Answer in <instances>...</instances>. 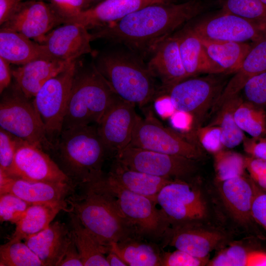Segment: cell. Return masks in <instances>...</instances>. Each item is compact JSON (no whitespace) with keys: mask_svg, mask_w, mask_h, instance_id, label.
I'll list each match as a JSON object with an SVG mask.
<instances>
[{"mask_svg":"<svg viewBox=\"0 0 266 266\" xmlns=\"http://www.w3.org/2000/svg\"><path fill=\"white\" fill-rule=\"evenodd\" d=\"M23 0H0V24L10 19L23 2Z\"/></svg>","mask_w":266,"mask_h":266,"instance_id":"obj_48","label":"cell"},{"mask_svg":"<svg viewBox=\"0 0 266 266\" xmlns=\"http://www.w3.org/2000/svg\"><path fill=\"white\" fill-rule=\"evenodd\" d=\"M250 251L233 244L220 251L207 265L210 266H248Z\"/></svg>","mask_w":266,"mask_h":266,"instance_id":"obj_39","label":"cell"},{"mask_svg":"<svg viewBox=\"0 0 266 266\" xmlns=\"http://www.w3.org/2000/svg\"><path fill=\"white\" fill-rule=\"evenodd\" d=\"M106 259L109 266H128L121 257L111 250H109Z\"/></svg>","mask_w":266,"mask_h":266,"instance_id":"obj_54","label":"cell"},{"mask_svg":"<svg viewBox=\"0 0 266 266\" xmlns=\"http://www.w3.org/2000/svg\"><path fill=\"white\" fill-rule=\"evenodd\" d=\"M166 2L163 0H104L64 22L75 23L87 30L95 29L117 22L145 6Z\"/></svg>","mask_w":266,"mask_h":266,"instance_id":"obj_21","label":"cell"},{"mask_svg":"<svg viewBox=\"0 0 266 266\" xmlns=\"http://www.w3.org/2000/svg\"><path fill=\"white\" fill-rule=\"evenodd\" d=\"M253 186L252 217L266 231V191L260 188L254 181Z\"/></svg>","mask_w":266,"mask_h":266,"instance_id":"obj_45","label":"cell"},{"mask_svg":"<svg viewBox=\"0 0 266 266\" xmlns=\"http://www.w3.org/2000/svg\"><path fill=\"white\" fill-rule=\"evenodd\" d=\"M69 214V228L84 266H109L105 255L109 247L102 244L86 229L76 216Z\"/></svg>","mask_w":266,"mask_h":266,"instance_id":"obj_31","label":"cell"},{"mask_svg":"<svg viewBox=\"0 0 266 266\" xmlns=\"http://www.w3.org/2000/svg\"><path fill=\"white\" fill-rule=\"evenodd\" d=\"M150 56L148 69L161 82L159 96L167 94L173 86L188 78L175 33L162 40Z\"/></svg>","mask_w":266,"mask_h":266,"instance_id":"obj_18","label":"cell"},{"mask_svg":"<svg viewBox=\"0 0 266 266\" xmlns=\"http://www.w3.org/2000/svg\"><path fill=\"white\" fill-rule=\"evenodd\" d=\"M195 223L169 227L163 237L164 244L169 245L200 258L209 253L224 240L220 232L199 228Z\"/></svg>","mask_w":266,"mask_h":266,"instance_id":"obj_20","label":"cell"},{"mask_svg":"<svg viewBox=\"0 0 266 266\" xmlns=\"http://www.w3.org/2000/svg\"><path fill=\"white\" fill-rule=\"evenodd\" d=\"M0 57L9 64L23 65L52 57L45 46L14 31L0 28Z\"/></svg>","mask_w":266,"mask_h":266,"instance_id":"obj_27","label":"cell"},{"mask_svg":"<svg viewBox=\"0 0 266 266\" xmlns=\"http://www.w3.org/2000/svg\"><path fill=\"white\" fill-rule=\"evenodd\" d=\"M243 149L250 156L266 160V137H248L244 135Z\"/></svg>","mask_w":266,"mask_h":266,"instance_id":"obj_46","label":"cell"},{"mask_svg":"<svg viewBox=\"0 0 266 266\" xmlns=\"http://www.w3.org/2000/svg\"><path fill=\"white\" fill-rule=\"evenodd\" d=\"M91 41V34L84 26L67 23L51 31L41 44L45 46L52 57L73 61L83 55L92 53Z\"/></svg>","mask_w":266,"mask_h":266,"instance_id":"obj_19","label":"cell"},{"mask_svg":"<svg viewBox=\"0 0 266 266\" xmlns=\"http://www.w3.org/2000/svg\"><path fill=\"white\" fill-rule=\"evenodd\" d=\"M0 266H44L24 242L10 239L0 246Z\"/></svg>","mask_w":266,"mask_h":266,"instance_id":"obj_35","label":"cell"},{"mask_svg":"<svg viewBox=\"0 0 266 266\" xmlns=\"http://www.w3.org/2000/svg\"><path fill=\"white\" fill-rule=\"evenodd\" d=\"M89 0L91 1H93V0Z\"/></svg>","mask_w":266,"mask_h":266,"instance_id":"obj_57","label":"cell"},{"mask_svg":"<svg viewBox=\"0 0 266 266\" xmlns=\"http://www.w3.org/2000/svg\"><path fill=\"white\" fill-rule=\"evenodd\" d=\"M59 266H84L73 237Z\"/></svg>","mask_w":266,"mask_h":266,"instance_id":"obj_49","label":"cell"},{"mask_svg":"<svg viewBox=\"0 0 266 266\" xmlns=\"http://www.w3.org/2000/svg\"><path fill=\"white\" fill-rule=\"evenodd\" d=\"M51 153L75 187L96 182L104 176L102 168L108 153L97 125L63 130Z\"/></svg>","mask_w":266,"mask_h":266,"instance_id":"obj_2","label":"cell"},{"mask_svg":"<svg viewBox=\"0 0 266 266\" xmlns=\"http://www.w3.org/2000/svg\"><path fill=\"white\" fill-rule=\"evenodd\" d=\"M215 74L188 78L173 86L167 94L175 110L194 117L196 129L227 84Z\"/></svg>","mask_w":266,"mask_h":266,"instance_id":"obj_10","label":"cell"},{"mask_svg":"<svg viewBox=\"0 0 266 266\" xmlns=\"http://www.w3.org/2000/svg\"><path fill=\"white\" fill-rule=\"evenodd\" d=\"M75 187L71 183L28 181L0 171V194L11 193L32 203L68 204Z\"/></svg>","mask_w":266,"mask_h":266,"instance_id":"obj_17","label":"cell"},{"mask_svg":"<svg viewBox=\"0 0 266 266\" xmlns=\"http://www.w3.org/2000/svg\"><path fill=\"white\" fill-rule=\"evenodd\" d=\"M11 193L0 194V220L16 224L32 204Z\"/></svg>","mask_w":266,"mask_h":266,"instance_id":"obj_38","label":"cell"},{"mask_svg":"<svg viewBox=\"0 0 266 266\" xmlns=\"http://www.w3.org/2000/svg\"><path fill=\"white\" fill-rule=\"evenodd\" d=\"M156 201L172 226L195 223L206 215L200 192L186 180L175 179L166 184Z\"/></svg>","mask_w":266,"mask_h":266,"instance_id":"obj_11","label":"cell"},{"mask_svg":"<svg viewBox=\"0 0 266 266\" xmlns=\"http://www.w3.org/2000/svg\"><path fill=\"white\" fill-rule=\"evenodd\" d=\"M50 5L60 17L64 23L66 19L74 17L87 9L89 0H49Z\"/></svg>","mask_w":266,"mask_h":266,"instance_id":"obj_44","label":"cell"},{"mask_svg":"<svg viewBox=\"0 0 266 266\" xmlns=\"http://www.w3.org/2000/svg\"><path fill=\"white\" fill-rule=\"evenodd\" d=\"M172 126L184 132H188L196 128L195 120L190 114L176 111L170 117Z\"/></svg>","mask_w":266,"mask_h":266,"instance_id":"obj_47","label":"cell"},{"mask_svg":"<svg viewBox=\"0 0 266 266\" xmlns=\"http://www.w3.org/2000/svg\"><path fill=\"white\" fill-rule=\"evenodd\" d=\"M175 34L188 78L201 73L219 74L208 57L200 37L193 30L188 22Z\"/></svg>","mask_w":266,"mask_h":266,"instance_id":"obj_26","label":"cell"},{"mask_svg":"<svg viewBox=\"0 0 266 266\" xmlns=\"http://www.w3.org/2000/svg\"><path fill=\"white\" fill-rule=\"evenodd\" d=\"M245 162L250 175H266V160L249 156L245 157Z\"/></svg>","mask_w":266,"mask_h":266,"instance_id":"obj_50","label":"cell"},{"mask_svg":"<svg viewBox=\"0 0 266 266\" xmlns=\"http://www.w3.org/2000/svg\"><path fill=\"white\" fill-rule=\"evenodd\" d=\"M240 92L245 101L263 108L266 107V71L249 79Z\"/></svg>","mask_w":266,"mask_h":266,"instance_id":"obj_40","label":"cell"},{"mask_svg":"<svg viewBox=\"0 0 266 266\" xmlns=\"http://www.w3.org/2000/svg\"><path fill=\"white\" fill-rule=\"evenodd\" d=\"M196 134L202 148L213 154L223 149L221 132L215 125L200 126L196 129Z\"/></svg>","mask_w":266,"mask_h":266,"instance_id":"obj_42","label":"cell"},{"mask_svg":"<svg viewBox=\"0 0 266 266\" xmlns=\"http://www.w3.org/2000/svg\"><path fill=\"white\" fill-rule=\"evenodd\" d=\"M115 158L129 168L171 179L186 180L197 169V161L137 147H127Z\"/></svg>","mask_w":266,"mask_h":266,"instance_id":"obj_12","label":"cell"},{"mask_svg":"<svg viewBox=\"0 0 266 266\" xmlns=\"http://www.w3.org/2000/svg\"><path fill=\"white\" fill-rule=\"evenodd\" d=\"M118 97L94 62H78L63 130L97 125Z\"/></svg>","mask_w":266,"mask_h":266,"instance_id":"obj_5","label":"cell"},{"mask_svg":"<svg viewBox=\"0 0 266 266\" xmlns=\"http://www.w3.org/2000/svg\"><path fill=\"white\" fill-rule=\"evenodd\" d=\"M102 181L138 236L163 238L170 225L161 209L157 207L156 201L122 187L107 175H104Z\"/></svg>","mask_w":266,"mask_h":266,"instance_id":"obj_7","label":"cell"},{"mask_svg":"<svg viewBox=\"0 0 266 266\" xmlns=\"http://www.w3.org/2000/svg\"><path fill=\"white\" fill-rule=\"evenodd\" d=\"M239 128L252 137H263L266 133V114L263 108L243 100L234 113Z\"/></svg>","mask_w":266,"mask_h":266,"instance_id":"obj_34","label":"cell"},{"mask_svg":"<svg viewBox=\"0 0 266 266\" xmlns=\"http://www.w3.org/2000/svg\"><path fill=\"white\" fill-rule=\"evenodd\" d=\"M67 204L33 203L20 220L10 239L22 241L34 235L47 228L62 210L68 212Z\"/></svg>","mask_w":266,"mask_h":266,"instance_id":"obj_30","label":"cell"},{"mask_svg":"<svg viewBox=\"0 0 266 266\" xmlns=\"http://www.w3.org/2000/svg\"><path fill=\"white\" fill-rule=\"evenodd\" d=\"M188 23L199 36L210 40L254 42L266 33V29L262 27L223 10L212 17Z\"/></svg>","mask_w":266,"mask_h":266,"instance_id":"obj_15","label":"cell"},{"mask_svg":"<svg viewBox=\"0 0 266 266\" xmlns=\"http://www.w3.org/2000/svg\"><path fill=\"white\" fill-rule=\"evenodd\" d=\"M156 99V102L161 106H155L158 112L163 117H170V116L175 111L171 102L170 101L169 96L167 94L162 95Z\"/></svg>","mask_w":266,"mask_h":266,"instance_id":"obj_51","label":"cell"},{"mask_svg":"<svg viewBox=\"0 0 266 266\" xmlns=\"http://www.w3.org/2000/svg\"><path fill=\"white\" fill-rule=\"evenodd\" d=\"M135 104L118 97L97 125L107 153L114 157L130 144L138 117Z\"/></svg>","mask_w":266,"mask_h":266,"instance_id":"obj_14","label":"cell"},{"mask_svg":"<svg viewBox=\"0 0 266 266\" xmlns=\"http://www.w3.org/2000/svg\"><path fill=\"white\" fill-rule=\"evenodd\" d=\"M134 236L111 243L109 250L116 253L129 266H161V253L152 244Z\"/></svg>","mask_w":266,"mask_h":266,"instance_id":"obj_32","label":"cell"},{"mask_svg":"<svg viewBox=\"0 0 266 266\" xmlns=\"http://www.w3.org/2000/svg\"><path fill=\"white\" fill-rule=\"evenodd\" d=\"M63 23L49 4L32 0L23 2L1 28L15 31L41 44L53 27Z\"/></svg>","mask_w":266,"mask_h":266,"instance_id":"obj_16","label":"cell"},{"mask_svg":"<svg viewBox=\"0 0 266 266\" xmlns=\"http://www.w3.org/2000/svg\"><path fill=\"white\" fill-rule=\"evenodd\" d=\"M9 63L0 57V93L7 88L10 85L12 72L9 67Z\"/></svg>","mask_w":266,"mask_h":266,"instance_id":"obj_52","label":"cell"},{"mask_svg":"<svg viewBox=\"0 0 266 266\" xmlns=\"http://www.w3.org/2000/svg\"><path fill=\"white\" fill-rule=\"evenodd\" d=\"M19 137L0 128V171L7 174L13 163Z\"/></svg>","mask_w":266,"mask_h":266,"instance_id":"obj_41","label":"cell"},{"mask_svg":"<svg viewBox=\"0 0 266 266\" xmlns=\"http://www.w3.org/2000/svg\"><path fill=\"white\" fill-rule=\"evenodd\" d=\"M214 155V164L217 182L244 175L245 157L232 151L222 149Z\"/></svg>","mask_w":266,"mask_h":266,"instance_id":"obj_37","label":"cell"},{"mask_svg":"<svg viewBox=\"0 0 266 266\" xmlns=\"http://www.w3.org/2000/svg\"><path fill=\"white\" fill-rule=\"evenodd\" d=\"M163 0L165 2H168L169 0Z\"/></svg>","mask_w":266,"mask_h":266,"instance_id":"obj_56","label":"cell"},{"mask_svg":"<svg viewBox=\"0 0 266 266\" xmlns=\"http://www.w3.org/2000/svg\"><path fill=\"white\" fill-rule=\"evenodd\" d=\"M266 266V253L259 251H250L248 266Z\"/></svg>","mask_w":266,"mask_h":266,"instance_id":"obj_53","label":"cell"},{"mask_svg":"<svg viewBox=\"0 0 266 266\" xmlns=\"http://www.w3.org/2000/svg\"><path fill=\"white\" fill-rule=\"evenodd\" d=\"M242 100L239 94L226 101L216 111L215 118L209 124L220 128L222 143L226 148H233L242 143L245 134L234 117L235 108Z\"/></svg>","mask_w":266,"mask_h":266,"instance_id":"obj_33","label":"cell"},{"mask_svg":"<svg viewBox=\"0 0 266 266\" xmlns=\"http://www.w3.org/2000/svg\"><path fill=\"white\" fill-rule=\"evenodd\" d=\"M8 87L2 92L0 102V128L51 153L54 143L47 136L33 101L27 98L15 84Z\"/></svg>","mask_w":266,"mask_h":266,"instance_id":"obj_6","label":"cell"},{"mask_svg":"<svg viewBox=\"0 0 266 266\" xmlns=\"http://www.w3.org/2000/svg\"><path fill=\"white\" fill-rule=\"evenodd\" d=\"M128 147H133L198 161L203 157L201 149L174 130L163 126L151 113L138 116Z\"/></svg>","mask_w":266,"mask_h":266,"instance_id":"obj_9","label":"cell"},{"mask_svg":"<svg viewBox=\"0 0 266 266\" xmlns=\"http://www.w3.org/2000/svg\"><path fill=\"white\" fill-rule=\"evenodd\" d=\"M73 61L53 58L39 59L11 70L12 75L16 85L31 99L46 82L65 70Z\"/></svg>","mask_w":266,"mask_h":266,"instance_id":"obj_23","label":"cell"},{"mask_svg":"<svg viewBox=\"0 0 266 266\" xmlns=\"http://www.w3.org/2000/svg\"><path fill=\"white\" fill-rule=\"evenodd\" d=\"M107 176L122 187L155 201L162 188L173 180L129 168L116 160Z\"/></svg>","mask_w":266,"mask_h":266,"instance_id":"obj_28","label":"cell"},{"mask_svg":"<svg viewBox=\"0 0 266 266\" xmlns=\"http://www.w3.org/2000/svg\"><path fill=\"white\" fill-rule=\"evenodd\" d=\"M45 266H59L72 240L69 227L56 221L24 240Z\"/></svg>","mask_w":266,"mask_h":266,"instance_id":"obj_22","label":"cell"},{"mask_svg":"<svg viewBox=\"0 0 266 266\" xmlns=\"http://www.w3.org/2000/svg\"><path fill=\"white\" fill-rule=\"evenodd\" d=\"M263 3L266 6V0H261Z\"/></svg>","mask_w":266,"mask_h":266,"instance_id":"obj_55","label":"cell"},{"mask_svg":"<svg viewBox=\"0 0 266 266\" xmlns=\"http://www.w3.org/2000/svg\"><path fill=\"white\" fill-rule=\"evenodd\" d=\"M77 60L65 70L50 78L41 87L33 103L53 143L60 134L77 66Z\"/></svg>","mask_w":266,"mask_h":266,"instance_id":"obj_8","label":"cell"},{"mask_svg":"<svg viewBox=\"0 0 266 266\" xmlns=\"http://www.w3.org/2000/svg\"><path fill=\"white\" fill-rule=\"evenodd\" d=\"M218 182L220 197L226 207L238 222L247 223L252 218L253 181L244 175Z\"/></svg>","mask_w":266,"mask_h":266,"instance_id":"obj_25","label":"cell"},{"mask_svg":"<svg viewBox=\"0 0 266 266\" xmlns=\"http://www.w3.org/2000/svg\"><path fill=\"white\" fill-rule=\"evenodd\" d=\"M102 179L82 187L81 195L72 194L66 202L70 206L68 212L74 214L102 244L109 247L111 243L138 236L122 215Z\"/></svg>","mask_w":266,"mask_h":266,"instance_id":"obj_3","label":"cell"},{"mask_svg":"<svg viewBox=\"0 0 266 266\" xmlns=\"http://www.w3.org/2000/svg\"><path fill=\"white\" fill-rule=\"evenodd\" d=\"M208 261V257H196L179 249L161 253V266H201Z\"/></svg>","mask_w":266,"mask_h":266,"instance_id":"obj_43","label":"cell"},{"mask_svg":"<svg viewBox=\"0 0 266 266\" xmlns=\"http://www.w3.org/2000/svg\"><path fill=\"white\" fill-rule=\"evenodd\" d=\"M204 9L199 0L148 5L117 22L94 29L91 40L103 39L121 44L143 58L151 55L162 40Z\"/></svg>","mask_w":266,"mask_h":266,"instance_id":"obj_1","label":"cell"},{"mask_svg":"<svg viewBox=\"0 0 266 266\" xmlns=\"http://www.w3.org/2000/svg\"><path fill=\"white\" fill-rule=\"evenodd\" d=\"M222 10L266 29V6L261 0H221Z\"/></svg>","mask_w":266,"mask_h":266,"instance_id":"obj_36","label":"cell"},{"mask_svg":"<svg viewBox=\"0 0 266 266\" xmlns=\"http://www.w3.org/2000/svg\"><path fill=\"white\" fill-rule=\"evenodd\" d=\"M266 71V33L254 42L241 66L226 84L211 108L216 111L226 101L240 94L251 77Z\"/></svg>","mask_w":266,"mask_h":266,"instance_id":"obj_24","label":"cell"},{"mask_svg":"<svg viewBox=\"0 0 266 266\" xmlns=\"http://www.w3.org/2000/svg\"><path fill=\"white\" fill-rule=\"evenodd\" d=\"M95 65L121 99L142 107L159 95L160 88L143 58L129 49L99 54Z\"/></svg>","mask_w":266,"mask_h":266,"instance_id":"obj_4","label":"cell"},{"mask_svg":"<svg viewBox=\"0 0 266 266\" xmlns=\"http://www.w3.org/2000/svg\"><path fill=\"white\" fill-rule=\"evenodd\" d=\"M200 38L208 57L219 74L236 71L252 46V44L248 42Z\"/></svg>","mask_w":266,"mask_h":266,"instance_id":"obj_29","label":"cell"},{"mask_svg":"<svg viewBox=\"0 0 266 266\" xmlns=\"http://www.w3.org/2000/svg\"><path fill=\"white\" fill-rule=\"evenodd\" d=\"M5 174L32 181L72 184L45 151L20 138L13 165Z\"/></svg>","mask_w":266,"mask_h":266,"instance_id":"obj_13","label":"cell"}]
</instances>
